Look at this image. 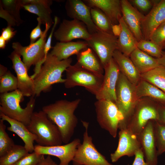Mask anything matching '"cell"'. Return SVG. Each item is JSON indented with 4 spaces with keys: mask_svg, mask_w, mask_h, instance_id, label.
<instances>
[{
    "mask_svg": "<svg viewBox=\"0 0 165 165\" xmlns=\"http://www.w3.org/2000/svg\"><path fill=\"white\" fill-rule=\"evenodd\" d=\"M81 143L79 138L64 145L44 146L35 145L34 152L39 155H47L57 157L60 160L59 165H69L72 161L78 146Z\"/></svg>",
    "mask_w": 165,
    "mask_h": 165,
    "instance_id": "obj_14",
    "label": "cell"
},
{
    "mask_svg": "<svg viewBox=\"0 0 165 165\" xmlns=\"http://www.w3.org/2000/svg\"><path fill=\"white\" fill-rule=\"evenodd\" d=\"M65 8L68 16L73 19L77 20L84 23L90 34L98 31V29L92 19L90 8L83 1L67 0L65 4Z\"/></svg>",
    "mask_w": 165,
    "mask_h": 165,
    "instance_id": "obj_19",
    "label": "cell"
},
{
    "mask_svg": "<svg viewBox=\"0 0 165 165\" xmlns=\"http://www.w3.org/2000/svg\"><path fill=\"white\" fill-rule=\"evenodd\" d=\"M97 120L100 127L114 138L116 137L123 117L116 104L108 100H97L94 103Z\"/></svg>",
    "mask_w": 165,
    "mask_h": 165,
    "instance_id": "obj_9",
    "label": "cell"
},
{
    "mask_svg": "<svg viewBox=\"0 0 165 165\" xmlns=\"http://www.w3.org/2000/svg\"><path fill=\"white\" fill-rule=\"evenodd\" d=\"M121 31L117 41V50L125 55L129 57L137 48L138 41L124 21L122 16L119 19Z\"/></svg>",
    "mask_w": 165,
    "mask_h": 165,
    "instance_id": "obj_26",
    "label": "cell"
},
{
    "mask_svg": "<svg viewBox=\"0 0 165 165\" xmlns=\"http://www.w3.org/2000/svg\"><path fill=\"white\" fill-rule=\"evenodd\" d=\"M4 121L0 120V157L5 155L15 145L6 130V126Z\"/></svg>",
    "mask_w": 165,
    "mask_h": 165,
    "instance_id": "obj_36",
    "label": "cell"
},
{
    "mask_svg": "<svg viewBox=\"0 0 165 165\" xmlns=\"http://www.w3.org/2000/svg\"><path fill=\"white\" fill-rule=\"evenodd\" d=\"M129 57L141 74L161 65L157 58L137 47L131 53Z\"/></svg>",
    "mask_w": 165,
    "mask_h": 165,
    "instance_id": "obj_29",
    "label": "cell"
},
{
    "mask_svg": "<svg viewBox=\"0 0 165 165\" xmlns=\"http://www.w3.org/2000/svg\"><path fill=\"white\" fill-rule=\"evenodd\" d=\"M8 70L6 67L3 65H0V77L5 75L8 71Z\"/></svg>",
    "mask_w": 165,
    "mask_h": 165,
    "instance_id": "obj_49",
    "label": "cell"
},
{
    "mask_svg": "<svg viewBox=\"0 0 165 165\" xmlns=\"http://www.w3.org/2000/svg\"><path fill=\"white\" fill-rule=\"evenodd\" d=\"M51 26L46 24L45 29L42 36L34 43L28 46H23L19 42L12 43L13 48L22 56L23 61L28 71L32 65H35L34 73L31 77L33 78L37 73L44 63V49L47 32Z\"/></svg>",
    "mask_w": 165,
    "mask_h": 165,
    "instance_id": "obj_8",
    "label": "cell"
},
{
    "mask_svg": "<svg viewBox=\"0 0 165 165\" xmlns=\"http://www.w3.org/2000/svg\"><path fill=\"white\" fill-rule=\"evenodd\" d=\"M137 47L150 56L157 59L161 57L163 53L162 48L150 40L143 39L138 42Z\"/></svg>",
    "mask_w": 165,
    "mask_h": 165,
    "instance_id": "obj_34",
    "label": "cell"
},
{
    "mask_svg": "<svg viewBox=\"0 0 165 165\" xmlns=\"http://www.w3.org/2000/svg\"><path fill=\"white\" fill-rule=\"evenodd\" d=\"M71 58L60 61L49 53L40 69L34 77L35 97L40 96L42 92L48 91L55 83H64L65 79L62 74L71 65Z\"/></svg>",
    "mask_w": 165,
    "mask_h": 165,
    "instance_id": "obj_2",
    "label": "cell"
},
{
    "mask_svg": "<svg viewBox=\"0 0 165 165\" xmlns=\"http://www.w3.org/2000/svg\"><path fill=\"white\" fill-rule=\"evenodd\" d=\"M163 49H165V43L164 44V45L163 46Z\"/></svg>",
    "mask_w": 165,
    "mask_h": 165,
    "instance_id": "obj_51",
    "label": "cell"
},
{
    "mask_svg": "<svg viewBox=\"0 0 165 165\" xmlns=\"http://www.w3.org/2000/svg\"><path fill=\"white\" fill-rule=\"evenodd\" d=\"M90 12L93 21L99 30L114 34L113 25L108 18L101 9L97 7H92L90 8Z\"/></svg>",
    "mask_w": 165,
    "mask_h": 165,
    "instance_id": "obj_31",
    "label": "cell"
},
{
    "mask_svg": "<svg viewBox=\"0 0 165 165\" xmlns=\"http://www.w3.org/2000/svg\"><path fill=\"white\" fill-rule=\"evenodd\" d=\"M85 130L83 141L78 146L72 161L73 165H113L97 149L89 135V123L81 120Z\"/></svg>",
    "mask_w": 165,
    "mask_h": 165,
    "instance_id": "obj_10",
    "label": "cell"
},
{
    "mask_svg": "<svg viewBox=\"0 0 165 165\" xmlns=\"http://www.w3.org/2000/svg\"><path fill=\"white\" fill-rule=\"evenodd\" d=\"M136 86L120 72L116 88V104L123 118L119 129L126 128L127 121L139 100Z\"/></svg>",
    "mask_w": 165,
    "mask_h": 165,
    "instance_id": "obj_6",
    "label": "cell"
},
{
    "mask_svg": "<svg viewBox=\"0 0 165 165\" xmlns=\"http://www.w3.org/2000/svg\"><path fill=\"white\" fill-rule=\"evenodd\" d=\"M16 33V31H15L13 28L8 26L2 29L0 36L8 43L14 37Z\"/></svg>",
    "mask_w": 165,
    "mask_h": 165,
    "instance_id": "obj_44",
    "label": "cell"
},
{
    "mask_svg": "<svg viewBox=\"0 0 165 165\" xmlns=\"http://www.w3.org/2000/svg\"><path fill=\"white\" fill-rule=\"evenodd\" d=\"M104 68L105 73L103 82L96 97L97 100H110L116 104V88L120 70L113 58Z\"/></svg>",
    "mask_w": 165,
    "mask_h": 165,
    "instance_id": "obj_13",
    "label": "cell"
},
{
    "mask_svg": "<svg viewBox=\"0 0 165 165\" xmlns=\"http://www.w3.org/2000/svg\"><path fill=\"white\" fill-rule=\"evenodd\" d=\"M24 96L18 89L0 94V112L27 126L29 124L35 105V96L30 97L26 107L23 108L20 103Z\"/></svg>",
    "mask_w": 165,
    "mask_h": 165,
    "instance_id": "obj_3",
    "label": "cell"
},
{
    "mask_svg": "<svg viewBox=\"0 0 165 165\" xmlns=\"http://www.w3.org/2000/svg\"><path fill=\"white\" fill-rule=\"evenodd\" d=\"M122 18L137 41L143 39L142 23L145 16L129 0H121Z\"/></svg>",
    "mask_w": 165,
    "mask_h": 165,
    "instance_id": "obj_18",
    "label": "cell"
},
{
    "mask_svg": "<svg viewBox=\"0 0 165 165\" xmlns=\"http://www.w3.org/2000/svg\"><path fill=\"white\" fill-rule=\"evenodd\" d=\"M20 57L21 56L14 50L9 56L12 61L13 68L16 75L18 89L24 97L35 96L34 80L28 75V70L21 60Z\"/></svg>",
    "mask_w": 165,
    "mask_h": 165,
    "instance_id": "obj_16",
    "label": "cell"
},
{
    "mask_svg": "<svg viewBox=\"0 0 165 165\" xmlns=\"http://www.w3.org/2000/svg\"><path fill=\"white\" fill-rule=\"evenodd\" d=\"M0 17L6 20L8 26L11 27L18 26L15 19L6 11L5 10L0 4Z\"/></svg>",
    "mask_w": 165,
    "mask_h": 165,
    "instance_id": "obj_43",
    "label": "cell"
},
{
    "mask_svg": "<svg viewBox=\"0 0 165 165\" xmlns=\"http://www.w3.org/2000/svg\"><path fill=\"white\" fill-rule=\"evenodd\" d=\"M0 3L3 8L15 19L18 26L23 22L20 14L22 8V0H2Z\"/></svg>",
    "mask_w": 165,
    "mask_h": 165,
    "instance_id": "obj_35",
    "label": "cell"
},
{
    "mask_svg": "<svg viewBox=\"0 0 165 165\" xmlns=\"http://www.w3.org/2000/svg\"><path fill=\"white\" fill-rule=\"evenodd\" d=\"M38 165H59L52 159L50 156L48 155L43 159Z\"/></svg>",
    "mask_w": 165,
    "mask_h": 165,
    "instance_id": "obj_47",
    "label": "cell"
},
{
    "mask_svg": "<svg viewBox=\"0 0 165 165\" xmlns=\"http://www.w3.org/2000/svg\"><path fill=\"white\" fill-rule=\"evenodd\" d=\"M149 40L157 44L163 49L165 43V21L155 30Z\"/></svg>",
    "mask_w": 165,
    "mask_h": 165,
    "instance_id": "obj_39",
    "label": "cell"
},
{
    "mask_svg": "<svg viewBox=\"0 0 165 165\" xmlns=\"http://www.w3.org/2000/svg\"><path fill=\"white\" fill-rule=\"evenodd\" d=\"M157 0H130V3L137 9L143 12H146L151 10Z\"/></svg>",
    "mask_w": 165,
    "mask_h": 165,
    "instance_id": "obj_40",
    "label": "cell"
},
{
    "mask_svg": "<svg viewBox=\"0 0 165 165\" xmlns=\"http://www.w3.org/2000/svg\"><path fill=\"white\" fill-rule=\"evenodd\" d=\"M27 127L37 136L35 141L38 145L51 146L61 145L63 143L58 128L42 110L34 112Z\"/></svg>",
    "mask_w": 165,
    "mask_h": 165,
    "instance_id": "obj_4",
    "label": "cell"
},
{
    "mask_svg": "<svg viewBox=\"0 0 165 165\" xmlns=\"http://www.w3.org/2000/svg\"><path fill=\"white\" fill-rule=\"evenodd\" d=\"M54 36L60 42H66L78 38L87 41L90 39L91 34L82 22L74 19H64L54 32Z\"/></svg>",
    "mask_w": 165,
    "mask_h": 165,
    "instance_id": "obj_12",
    "label": "cell"
},
{
    "mask_svg": "<svg viewBox=\"0 0 165 165\" xmlns=\"http://www.w3.org/2000/svg\"><path fill=\"white\" fill-rule=\"evenodd\" d=\"M28 153L24 146L15 144L5 155L0 157V165H13Z\"/></svg>",
    "mask_w": 165,
    "mask_h": 165,
    "instance_id": "obj_32",
    "label": "cell"
},
{
    "mask_svg": "<svg viewBox=\"0 0 165 165\" xmlns=\"http://www.w3.org/2000/svg\"><path fill=\"white\" fill-rule=\"evenodd\" d=\"M153 130L158 156L165 152V124L154 121Z\"/></svg>",
    "mask_w": 165,
    "mask_h": 165,
    "instance_id": "obj_33",
    "label": "cell"
},
{
    "mask_svg": "<svg viewBox=\"0 0 165 165\" xmlns=\"http://www.w3.org/2000/svg\"><path fill=\"white\" fill-rule=\"evenodd\" d=\"M59 19L57 16H55L54 18V23L53 25V27L52 28L50 33L48 37L47 40L46 41L45 46L44 53L45 58L44 62L48 54L49 53V51L52 48L51 46V40L52 36L54 32V30L56 27V26L58 23Z\"/></svg>",
    "mask_w": 165,
    "mask_h": 165,
    "instance_id": "obj_42",
    "label": "cell"
},
{
    "mask_svg": "<svg viewBox=\"0 0 165 165\" xmlns=\"http://www.w3.org/2000/svg\"><path fill=\"white\" fill-rule=\"evenodd\" d=\"M157 59L159 64L165 68V52H163L161 57Z\"/></svg>",
    "mask_w": 165,
    "mask_h": 165,
    "instance_id": "obj_48",
    "label": "cell"
},
{
    "mask_svg": "<svg viewBox=\"0 0 165 165\" xmlns=\"http://www.w3.org/2000/svg\"><path fill=\"white\" fill-rule=\"evenodd\" d=\"M158 112L159 120L158 121L165 124V105L159 104Z\"/></svg>",
    "mask_w": 165,
    "mask_h": 165,
    "instance_id": "obj_46",
    "label": "cell"
},
{
    "mask_svg": "<svg viewBox=\"0 0 165 165\" xmlns=\"http://www.w3.org/2000/svg\"><path fill=\"white\" fill-rule=\"evenodd\" d=\"M165 21V0H157L142 23L143 39L149 40L155 30Z\"/></svg>",
    "mask_w": 165,
    "mask_h": 165,
    "instance_id": "obj_20",
    "label": "cell"
},
{
    "mask_svg": "<svg viewBox=\"0 0 165 165\" xmlns=\"http://www.w3.org/2000/svg\"><path fill=\"white\" fill-rule=\"evenodd\" d=\"M154 120H149L138 136L145 161L148 165H157L158 156L153 130Z\"/></svg>",
    "mask_w": 165,
    "mask_h": 165,
    "instance_id": "obj_17",
    "label": "cell"
},
{
    "mask_svg": "<svg viewBox=\"0 0 165 165\" xmlns=\"http://www.w3.org/2000/svg\"><path fill=\"white\" fill-rule=\"evenodd\" d=\"M7 43L6 41L0 36V48L3 49L6 47V43Z\"/></svg>",
    "mask_w": 165,
    "mask_h": 165,
    "instance_id": "obj_50",
    "label": "cell"
},
{
    "mask_svg": "<svg viewBox=\"0 0 165 165\" xmlns=\"http://www.w3.org/2000/svg\"><path fill=\"white\" fill-rule=\"evenodd\" d=\"M38 24L36 27L34 28L31 31L30 35V44H32L35 42L36 40L38 38H40L42 35L44 31L41 29V26L42 24L40 18L37 17Z\"/></svg>",
    "mask_w": 165,
    "mask_h": 165,
    "instance_id": "obj_41",
    "label": "cell"
},
{
    "mask_svg": "<svg viewBox=\"0 0 165 165\" xmlns=\"http://www.w3.org/2000/svg\"><path fill=\"white\" fill-rule=\"evenodd\" d=\"M88 47L87 43L85 41L60 42H57L52 48L50 53L61 61L68 59L72 55H77L80 51Z\"/></svg>",
    "mask_w": 165,
    "mask_h": 165,
    "instance_id": "obj_25",
    "label": "cell"
},
{
    "mask_svg": "<svg viewBox=\"0 0 165 165\" xmlns=\"http://www.w3.org/2000/svg\"><path fill=\"white\" fill-rule=\"evenodd\" d=\"M18 89V80L16 77L8 70L0 77V94L9 92Z\"/></svg>",
    "mask_w": 165,
    "mask_h": 165,
    "instance_id": "obj_37",
    "label": "cell"
},
{
    "mask_svg": "<svg viewBox=\"0 0 165 165\" xmlns=\"http://www.w3.org/2000/svg\"><path fill=\"white\" fill-rule=\"evenodd\" d=\"M138 99L148 97L158 104L165 105V92L150 82L141 79L136 86Z\"/></svg>",
    "mask_w": 165,
    "mask_h": 165,
    "instance_id": "obj_28",
    "label": "cell"
},
{
    "mask_svg": "<svg viewBox=\"0 0 165 165\" xmlns=\"http://www.w3.org/2000/svg\"><path fill=\"white\" fill-rule=\"evenodd\" d=\"M22 8L37 15L42 24H49L51 26L54 22L52 19V10L50 6L52 1L48 0H22Z\"/></svg>",
    "mask_w": 165,
    "mask_h": 165,
    "instance_id": "obj_22",
    "label": "cell"
},
{
    "mask_svg": "<svg viewBox=\"0 0 165 165\" xmlns=\"http://www.w3.org/2000/svg\"><path fill=\"white\" fill-rule=\"evenodd\" d=\"M44 158V155L34 151L29 153L13 165H38Z\"/></svg>",
    "mask_w": 165,
    "mask_h": 165,
    "instance_id": "obj_38",
    "label": "cell"
},
{
    "mask_svg": "<svg viewBox=\"0 0 165 165\" xmlns=\"http://www.w3.org/2000/svg\"><path fill=\"white\" fill-rule=\"evenodd\" d=\"M81 102L76 99L70 101L61 100L43 106L42 110L58 128L63 143H69L76 127L78 119L74 112Z\"/></svg>",
    "mask_w": 165,
    "mask_h": 165,
    "instance_id": "obj_1",
    "label": "cell"
},
{
    "mask_svg": "<svg viewBox=\"0 0 165 165\" xmlns=\"http://www.w3.org/2000/svg\"><path fill=\"white\" fill-rule=\"evenodd\" d=\"M65 71L66 78L64 84L66 88L82 86L95 96L100 90L104 75L95 73L82 68L76 63L71 65Z\"/></svg>",
    "mask_w": 165,
    "mask_h": 165,
    "instance_id": "obj_7",
    "label": "cell"
},
{
    "mask_svg": "<svg viewBox=\"0 0 165 165\" xmlns=\"http://www.w3.org/2000/svg\"><path fill=\"white\" fill-rule=\"evenodd\" d=\"M0 117L1 119L9 124L10 126L7 128V130L15 133L22 140L27 151L29 153L34 152V143L37 138L36 135L31 132L22 123L10 118L1 112H0Z\"/></svg>",
    "mask_w": 165,
    "mask_h": 165,
    "instance_id": "obj_21",
    "label": "cell"
},
{
    "mask_svg": "<svg viewBox=\"0 0 165 165\" xmlns=\"http://www.w3.org/2000/svg\"><path fill=\"white\" fill-rule=\"evenodd\" d=\"M78 65L88 71L100 75H104V68L94 51L90 48L80 51L77 55Z\"/></svg>",
    "mask_w": 165,
    "mask_h": 165,
    "instance_id": "obj_27",
    "label": "cell"
},
{
    "mask_svg": "<svg viewBox=\"0 0 165 165\" xmlns=\"http://www.w3.org/2000/svg\"><path fill=\"white\" fill-rule=\"evenodd\" d=\"M113 58L120 72L132 84L136 86L141 79V74L129 57L117 50L114 52Z\"/></svg>",
    "mask_w": 165,
    "mask_h": 165,
    "instance_id": "obj_24",
    "label": "cell"
},
{
    "mask_svg": "<svg viewBox=\"0 0 165 165\" xmlns=\"http://www.w3.org/2000/svg\"><path fill=\"white\" fill-rule=\"evenodd\" d=\"M159 104L148 97L139 99L127 121L126 128L138 136L149 120L159 121Z\"/></svg>",
    "mask_w": 165,
    "mask_h": 165,
    "instance_id": "obj_5",
    "label": "cell"
},
{
    "mask_svg": "<svg viewBox=\"0 0 165 165\" xmlns=\"http://www.w3.org/2000/svg\"><path fill=\"white\" fill-rule=\"evenodd\" d=\"M90 8L101 9L108 18L113 25L119 24V17L122 16L121 0H84Z\"/></svg>",
    "mask_w": 165,
    "mask_h": 165,
    "instance_id": "obj_23",
    "label": "cell"
},
{
    "mask_svg": "<svg viewBox=\"0 0 165 165\" xmlns=\"http://www.w3.org/2000/svg\"><path fill=\"white\" fill-rule=\"evenodd\" d=\"M117 147L115 151L110 154L112 162L115 163L121 157L127 156L129 157L134 156L141 148L138 136L127 128L119 129Z\"/></svg>",
    "mask_w": 165,
    "mask_h": 165,
    "instance_id": "obj_15",
    "label": "cell"
},
{
    "mask_svg": "<svg viewBox=\"0 0 165 165\" xmlns=\"http://www.w3.org/2000/svg\"><path fill=\"white\" fill-rule=\"evenodd\" d=\"M141 77L165 92V68L162 65L141 74Z\"/></svg>",
    "mask_w": 165,
    "mask_h": 165,
    "instance_id": "obj_30",
    "label": "cell"
},
{
    "mask_svg": "<svg viewBox=\"0 0 165 165\" xmlns=\"http://www.w3.org/2000/svg\"><path fill=\"white\" fill-rule=\"evenodd\" d=\"M134 159L132 165H148L145 160L143 153L140 148L135 153Z\"/></svg>",
    "mask_w": 165,
    "mask_h": 165,
    "instance_id": "obj_45",
    "label": "cell"
},
{
    "mask_svg": "<svg viewBox=\"0 0 165 165\" xmlns=\"http://www.w3.org/2000/svg\"><path fill=\"white\" fill-rule=\"evenodd\" d=\"M118 37L98 30L91 34L90 39L86 41L88 47L95 52L104 67L113 58L117 50Z\"/></svg>",
    "mask_w": 165,
    "mask_h": 165,
    "instance_id": "obj_11",
    "label": "cell"
}]
</instances>
